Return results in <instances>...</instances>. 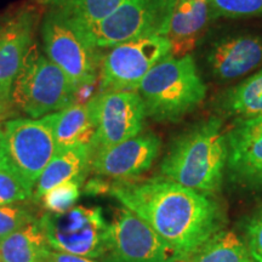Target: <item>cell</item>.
I'll list each match as a JSON object with an SVG mask.
<instances>
[{"label":"cell","mask_w":262,"mask_h":262,"mask_svg":"<svg viewBox=\"0 0 262 262\" xmlns=\"http://www.w3.org/2000/svg\"><path fill=\"white\" fill-rule=\"evenodd\" d=\"M8 114H9L8 107L0 106V122H3V120H4L5 118L8 117Z\"/></svg>","instance_id":"f546056e"},{"label":"cell","mask_w":262,"mask_h":262,"mask_svg":"<svg viewBox=\"0 0 262 262\" xmlns=\"http://www.w3.org/2000/svg\"><path fill=\"white\" fill-rule=\"evenodd\" d=\"M85 179H74L50 189L47 194L42 195L39 201L45 212L61 214L75 206L81 194V187L84 186Z\"/></svg>","instance_id":"cb8c5ba5"},{"label":"cell","mask_w":262,"mask_h":262,"mask_svg":"<svg viewBox=\"0 0 262 262\" xmlns=\"http://www.w3.org/2000/svg\"><path fill=\"white\" fill-rule=\"evenodd\" d=\"M171 251L139 216L119 209L111 224V241L100 262H168Z\"/></svg>","instance_id":"8fae6325"},{"label":"cell","mask_w":262,"mask_h":262,"mask_svg":"<svg viewBox=\"0 0 262 262\" xmlns=\"http://www.w3.org/2000/svg\"><path fill=\"white\" fill-rule=\"evenodd\" d=\"M38 16L19 10L0 24V104L8 106L22 62L33 44Z\"/></svg>","instance_id":"5bb4252c"},{"label":"cell","mask_w":262,"mask_h":262,"mask_svg":"<svg viewBox=\"0 0 262 262\" xmlns=\"http://www.w3.org/2000/svg\"><path fill=\"white\" fill-rule=\"evenodd\" d=\"M57 152L79 145H90L96 130L94 98L86 104L72 106L49 114Z\"/></svg>","instance_id":"ac0fdd59"},{"label":"cell","mask_w":262,"mask_h":262,"mask_svg":"<svg viewBox=\"0 0 262 262\" xmlns=\"http://www.w3.org/2000/svg\"><path fill=\"white\" fill-rule=\"evenodd\" d=\"M171 56L166 35L140 38L113 47L100 66V93L136 91L141 80L160 62Z\"/></svg>","instance_id":"9c48e42d"},{"label":"cell","mask_w":262,"mask_h":262,"mask_svg":"<svg viewBox=\"0 0 262 262\" xmlns=\"http://www.w3.org/2000/svg\"><path fill=\"white\" fill-rule=\"evenodd\" d=\"M185 262H253L244 241L233 231H221L205 241Z\"/></svg>","instance_id":"ffe728a7"},{"label":"cell","mask_w":262,"mask_h":262,"mask_svg":"<svg viewBox=\"0 0 262 262\" xmlns=\"http://www.w3.org/2000/svg\"><path fill=\"white\" fill-rule=\"evenodd\" d=\"M56 153L49 114L40 119L17 118L0 125V155L33 188Z\"/></svg>","instance_id":"ba28073f"},{"label":"cell","mask_w":262,"mask_h":262,"mask_svg":"<svg viewBox=\"0 0 262 262\" xmlns=\"http://www.w3.org/2000/svg\"><path fill=\"white\" fill-rule=\"evenodd\" d=\"M215 17H257L262 16V0H210Z\"/></svg>","instance_id":"484cf974"},{"label":"cell","mask_w":262,"mask_h":262,"mask_svg":"<svg viewBox=\"0 0 262 262\" xmlns=\"http://www.w3.org/2000/svg\"><path fill=\"white\" fill-rule=\"evenodd\" d=\"M146 116L157 122H178L201 106L206 96L192 55L169 56L152 68L136 89Z\"/></svg>","instance_id":"3957f363"},{"label":"cell","mask_w":262,"mask_h":262,"mask_svg":"<svg viewBox=\"0 0 262 262\" xmlns=\"http://www.w3.org/2000/svg\"><path fill=\"white\" fill-rule=\"evenodd\" d=\"M34 188L25 181L0 155V205L15 204L32 199Z\"/></svg>","instance_id":"603a6c76"},{"label":"cell","mask_w":262,"mask_h":262,"mask_svg":"<svg viewBox=\"0 0 262 262\" xmlns=\"http://www.w3.org/2000/svg\"><path fill=\"white\" fill-rule=\"evenodd\" d=\"M41 39L49 60L67 74L75 89L96 83L102 62L101 49L95 48L72 19L50 9L42 21Z\"/></svg>","instance_id":"8992f818"},{"label":"cell","mask_w":262,"mask_h":262,"mask_svg":"<svg viewBox=\"0 0 262 262\" xmlns=\"http://www.w3.org/2000/svg\"><path fill=\"white\" fill-rule=\"evenodd\" d=\"M206 60L217 79L243 77L262 64V37L235 35L221 39L212 45Z\"/></svg>","instance_id":"9a60e30c"},{"label":"cell","mask_w":262,"mask_h":262,"mask_svg":"<svg viewBox=\"0 0 262 262\" xmlns=\"http://www.w3.org/2000/svg\"><path fill=\"white\" fill-rule=\"evenodd\" d=\"M37 219L34 210L25 202L0 205V243Z\"/></svg>","instance_id":"d4e9b609"},{"label":"cell","mask_w":262,"mask_h":262,"mask_svg":"<svg viewBox=\"0 0 262 262\" xmlns=\"http://www.w3.org/2000/svg\"><path fill=\"white\" fill-rule=\"evenodd\" d=\"M226 140L229 180L242 187L262 189V116L235 119Z\"/></svg>","instance_id":"4fadbf2b"},{"label":"cell","mask_w":262,"mask_h":262,"mask_svg":"<svg viewBox=\"0 0 262 262\" xmlns=\"http://www.w3.org/2000/svg\"><path fill=\"white\" fill-rule=\"evenodd\" d=\"M168 262H183V261H180V260H175V258H171V260H169Z\"/></svg>","instance_id":"4dcf8cb0"},{"label":"cell","mask_w":262,"mask_h":262,"mask_svg":"<svg viewBox=\"0 0 262 262\" xmlns=\"http://www.w3.org/2000/svg\"><path fill=\"white\" fill-rule=\"evenodd\" d=\"M214 17L210 0H178L166 32L171 56L191 55Z\"/></svg>","instance_id":"2e32d148"},{"label":"cell","mask_w":262,"mask_h":262,"mask_svg":"<svg viewBox=\"0 0 262 262\" xmlns=\"http://www.w3.org/2000/svg\"><path fill=\"white\" fill-rule=\"evenodd\" d=\"M44 262H98L94 258L79 256V255H73L68 253H60V251L51 250L48 255L47 260Z\"/></svg>","instance_id":"83f0119b"},{"label":"cell","mask_w":262,"mask_h":262,"mask_svg":"<svg viewBox=\"0 0 262 262\" xmlns=\"http://www.w3.org/2000/svg\"><path fill=\"white\" fill-rule=\"evenodd\" d=\"M227 166V140L220 118L194 124L170 145L160 172L172 181L214 194L221 188Z\"/></svg>","instance_id":"7a4b0ae2"},{"label":"cell","mask_w":262,"mask_h":262,"mask_svg":"<svg viewBox=\"0 0 262 262\" xmlns=\"http://www.w3.org/2000/svg\"><path fill=\"white\" fill-rule=\"evenodd\" d=\"M0 106H3V104H0ZM4 107H8V106H4Z\"/></svg>","instance_id":"1f68e13d"},{"label":"cell","mask_w":262,"mask_h":262,"mask_svg":"<svg viewBox=\"0 0 262 262\" xmlns=\"http://www.w3.org/2000/svg\"><path fill=\"white\" fill-rule=\"evenodd\" d=\"M52 250L89 258H101L111 241V224L98 206L77 205L61 214L38 217Z\"/></svg>","instance_id":"52a82bcc"},{"label":"cell","mask_w":262,"mask_h":262,"mask_svg":"<svg viewBox=\"0 0 262 262\" xmlns=\"http://www.w3.org/2000/svg\"><path fill=\"white\" fill-rule=\"evenodd\" d=\"M96 130L91 140V157L139 135L142 131L146 110L137 91H102L94 97Z\"/></svg>","instance_id":"30bf717a"},{"label":"cell","mask_w":262,"mask_h":262,"mask_svg":"<svg viewBox=\"0 0 262 262\" xmlns=\"http://www.w3.org/2000/svg\"><path fill=\"white\" fill-rule=\"evenodd\" d=\"M126 0H56V9L78 27H86L106 18Z\"/></svg>","instance_id":"7402d4cb"},{"label":"cell","mask_w":262,"mask_h":262,"mask_svg":"<svg viewBox=\"0 0 262 262\" xmlns=\"http://www.w3.org/2000/svg\"><path fill=\"white\" fill-rule=\"evenodd\" d=\"M160 139L153 133H143L91 157L90 170L114 181L134 180L153 165L160 152Z\"/></svg>","instance_id":"7c38bea8"},{"label":"cell","mask_w":262,"mask_h":262,"mask_svg":"<svg viewBox=\"0 0 262 262\" xmlns=\"http://www.w3.org/2000/svg\"><path fill=\"white\" fill-rule=\"evenodd\" d=\"M35 3H37L38 5H42V6H50V8H52L55 4V2L56 0H34Z\"/></svg>","instance_id":"f1b7e54d"},{"label":"cell","mask_w":262,"mask_h":262,"mask_svg":"<svg viewBox=\"0 0 262 262\" xmlns=\"http://www.w3.org/2000/svg\"><path fill=\"white\" fill-rule=\"evenodd\" d=\"M91 165L90 145H79L57 152L39 176L32 201L39 203L42 195L56 186L74 179H86Z\"/></svg>","instance_id":"e0dca14e"},{"label":"cell","mask_w":262,"mask_h":262,"mask_svg":"<svg viewBox=\"0 0 262 262\" xmlns=\"http://www.w3.org/2000/svg\"><path fill=\"white\" fill-rule=\"evenodd\" d=\"M221 108L235 119L262 116V68L222 95Z\"/></svg>","instance_id":"44dd1931"},{"label":"cell","mask_w":262,"mask_h":262,"mask_svg":"<svg viewBox=\"0 0 262 262\" xmlns=\"http://www.w3.org/2000/svg\"><path fill=\"white\" fill-rule=\"evenodd\" d=\"M108 193L145 221L175 260L185 262L226 225L224 209L211 194L186 187L163 175L114 181Z\"/></svg>","instance_id":"6da1fadb"},{"label":"cell","mask_w":262,"mask_h":262,"mask_svg":"<svg viewBox=\"0 0 262 262\" xmlns=\"http://www.w3.org/2000/svg\"><path fill=\"white\" fill-rule=\"evenodd\" d=\"M244 235L251 261L262 262V206L245 222Z\"/></svg>","instance_id":"4316f807"},{"label":"cell","mask_w":262,"mask_h":262,"mask_svg":"<svg viewBox=\"0 0 262 262\" xmlns=\"http://www.w3.org/2000/svg\"><path fill=\"white\" fill-rule=\"evenodd\" d=\"M74 93L75 85L67 74L32 44L12 88L15 106L37 119L72 106Z\"/></svg>","instance_id":"277c9868"},{"label":"cell","mask_w":262,"mask_h":262,"mask_svg":"<svg viewBox=\"0 0 262 262\" xmlns=\"http://www.w3.org/2000/svg\"><path fill=\"white\" fill-rule=\"evenodd\" d=\"M51 250L37 219L0 243V262H44Z\"/></svg>","instance_id":"d6986e66"},{"label":"cell","mask_w":262,"mask_h":262,"mask_svg":"<svg viewBox=\"0 0 262 262\" xmlns=\"http://www.w3.org/2000/svg\"><path fill=\"white\" fill-rule=\"evenodd\" d=\"M178 0H126L106 18L79 27L95 48H113L153 35H166Z\"/></svg>","instance_id":"5b68a950"}]
</instances>
